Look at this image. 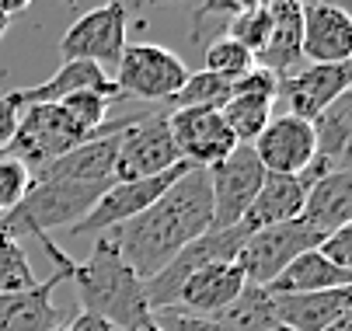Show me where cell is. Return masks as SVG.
I'll list each match as a JSON object with an SVG mask.
<instances>
[{"mask_svg":"<svg viewBox=\"0 0 352 331\" xmlns=\"http://www.w3.org/2000/svg\"><path fill=\"white\" fill-rule=\"evenodd\" d=\"M283 331H328L352 310V286L328 293H265Z\"/></svg>","mask_w":352,"mask_h":331,"instance_id":"cell-18","label":"cell"},{"mask_svg":"<svg viewBox=\"0 0 352 331\" xmlns=\"http://www.w3.org/2000/svg\"><path fill=\"white\" fill-rule=\"evenodd\" d=\"M220 115H223V126H227L230 136H234V144L251 147V144L262 136V129L269 126V119H272V102L241 98V94H234V98L220 109Z\"/></svg>","mask_w":352,"mask_h":331,"instance_id":"cell-25","label":"cell"},{"mask_svg":"<svg viewBox=\"0 0 352 331\" xmlns=\"http://www.w3.org/2000/svg\"><path fill=\"white\" fill-rule=\"evenodd\" d=\"M154 328L157 331H234L220 314L213 317H195V314H182L175 307L154 310Z\"/></svg>","mask_w":352,"mask_h":331,"instance_id":"cell-32","label":"cell"},{"mask_svg":"<svg viewBox=\"0 0 352 331\" xmlns=\"http://www.w3.org/2000/svg\"><path fill=\"white\" fill-rule=\"evenodd\" d=\"M328 331H352V321L345 317V321H338V324H335V328H328Z\"/></svg>","mask_w":352,"mask_h":331,"instance_id":"cell-37","label":"cell"},{"mask_svg":"<svg viewBox=\"0 0 352 331\" xmlns=\"http://www.w3.org/2000/svg\"><path fill=\"white\" fill-rule=\"evenodd\" d=\"M304 199H307V185L300 178H286V174H265L255 203L248 206L241 227L248 233H255L262 227H276V223H293L304 213Z\"/></svg>","mask_w":352,"mask_h":331,"instance_id":"cell-22","label":"cell"},{"mask_svg":"<svg viewBox=\"0 0 352 331\" xmlns=\"http://www.w3.org/2000/svg\"><path fill=\"white\" fill-rule=\"evenodd\" d=\"M63 331H119V328L98 321V317H87V314H74V321H70Z\"/></svg>","mask_w":352,"mask_h":331,"instance_id":"cell-36","label":"cell"},{"mask_svg":"<svg viewBox=\"0 0 352 331\" xmlns=\"http://www.w3.org/2000/svg\"><path fill=\"white\" fill-rule=\"evenodd\" d=\"M175 164H182V157H178V147L171 139L168 109L146 112L122 129L119 157H116V181L157 178V174L171 171Z\"/></svg>","mask_w":352,"mask_h":331,"instance_id":"cell-9","label":"cell"},{"mask_svg":"<svg viewBox=\"0 0 352 331\" xmlns=\"http://www.w3.org/2000/svg\"><path fill=\"white\" fill-rule=\"evenodd\" d=\"M77 91H98V94H105V98L119 102V91H116L112 77L102 67L84 63V60H63V67L49 80L25 87V91H11V94H14L18 109H28V105H60L63 98H70Z\"/></svg>","mask_w":352,"mask_h":331,"instance_id":"cell-20","label":"cell"},{"mask_svg":"<svg viewBox=\"0 0 352 331\" xmlns=\"http://www.w3.org/2000/svg\"><path fill=\"white\" fill-rule=\"evenodd\" d=\"M223 35L234 38L237 45H244L251 56H258V49H262L265 38H269V8L265 4H244L223 25Z\"/></svg>","mask_w":352,"mask_h":331,"instance_id":"cell-30","label":"cell"},{"mask_svg":"<svg viewBox=\"0 0 352 331\" xmlns=\"http://www.w3.org/2000/svg\"><path fill=\"white\" fill-rule=\"evenodd\" d=\"M345 91H352V63H311L279 80V98H286L289 115L304 122L324 112Z\"/></svg>","mask_w":352,"mask_h":331,"instance_id":"cell-14","label":"cell"},{"mask_svg":"<svg viewBox=\"0 0 352 331\" xmlns=\"http://www.w3.org/2000/svg\"><path fill=\"white\" fill-rule=\"evenodd\" d=\"M168 126H171V139L178 147V157L192 168H213L237 147L230 129L223 126V115L210 112V109L168 112Z\"/></svg>","mask_w":352,"mask_h":331,"instance_id":"cell-13","label":"cell"},{"mask_svg":"<svg viewBox=\"0 0 352 331\" xmlns=\"http://www.w3.org/2000/svg\"><path fill=\"white\" fill-rule=\"evenodd\" d=\"M87 139H94V136H87L80 126H74V119L60 105H28V109H21L14 136L0 157H11L35 174L45 164H53L56 157L70 154L74 147L87 144Z\"/></svg>","mask_w":352,"mask_h":331,"instance_id":"cell-4","label":"cell"},{"mask_svg":"<svg viewBox=\"0 0 352 331\" xmlns=\"http://www.w3.org/2000/svg\"><path fill=\"white\" fill-rule=\"evenodd\" d=\"M192 171V164H175L171 171H164V174H157V178H143V181H116L109 192L94 203V209L80 220V223H74L67 233H70V241L74 238H84V233H109L112 227H122V223H129L133 216H140L146 206H154L168 188L182 178V174H188Z\"/></svg>","mask_w":352,"mask_h":331,"instance_id":"cell-11","label":"cell"},{"mask_svg":"<svg viewBox=\"0 0 352 331\" xmlns=\"http://www.w3.org/2000/svg\"><path fill=\"white\" fill-rule=\"evenodd\" d=\"M206 230H213L210 178L206 168H192L154 206H146L122 227H112L109 238L116 241L122 262L143 282H150L178 258V251H185Z\"/></svg>","mask_w":352,"mask_h":331,"instance_id":"cell-1","label":"cell"},{"mask_svg":"<svg viewBox=\"0 0 352 331\" xmlns=\"http://www.w3.org/2000/svg\"><path fill=\"white\" fill-rule=\"evenodd\" d=\"M188 67L178 53L164 49L157 42H129L126 53L116 67V91L119 102L122 98H136V102H154V105H168L175 94L182 91V84L188 80Z\"/></svg>","mask_w":352,"mask_h":331,"instance_id":"cell-5","label":"cell"},{"mask_svg":"<svg viewBox=\"0 0 352 331\" xmlns=\"http://www.w3.org/2000/svg\"><path fill=\"white\" fill-rule=\"evenodd\" d=\"M318 244H321V233L300 220L262 227L255 233H248V241L237 251V265L251 290H265L293 258H300L304 251H314Z\"/></svg>","mask_w":352,"mask_h":331,"instance_id":"cell-7","label":"cell"},{"mask_svg":"<svg viewBox=\"0 0 352 331\" xmlns=\"http://www.w3.org/2000/svg\"><path fill=\"white\" fill-rule=\"evenodd\" d=\"M129 45V8L126 4H105L80 14L67 35L60 38V56L63 60H84L109 73L116 70L122 53Z\"/></svg>","mask_w":352,"mask_h":331,"instance_id":"cell-8","label":"cell"},{"mask_svg":"<svg viewBox=\"0 0 352 331\" xmlns=\"http://www.w3.org/2000/svg\"><path fill=\"white\" fill-rule=\"evenodd\" d=\"M203 63H206V67H203L206 73H213V77H220V80H227V84L241 80L248 70H255V56H251L244 45H237L234 38H227V35H220V38H213V42L206 45Z\"/></svg>","mask_w":352,"mask_h":331,"instance_id":"cell-28","label":"cell"},{"mask_svg":"<svg viewBox=\"0 0 352 331\" xmlns=\"http://www.w3.org/2000/svg\"><path fill=\"white\" fill-rule=\"evenodd\" d=\"M248 241V230L237 223L230 230H206L203 238H195L185 251H178V258L157 272L154 279L146 282V300H150V310H164V307H175V297L182 290V282L203 265H213V262H237V251L241 244Z\"/></svg>","mask_w":352,"mask_h":331,"instance_id":"cell-12","label":"cell"},{"mask_svg":"<svg viewBox=\"0 0 352 331\" xmlns=\"http://www.w3.org/2000/svg\"><path fill=\"white\" fill-rule=\"evenodd\" d=\"M300 223L318 230L321 238H328L331 230L352 223V171L349 168H338V171H331L328 178H321L307 188Z\"/></svg>","mask_w":352,"mask_h":331,"instance_id":"cell-21","label":"cell"},{"mask_svg":"<svg viewBox=\"0 0 352 331\" xmlns=\"http://www.w3.org/2000/svg\"><path fill=\"white\" fill-rule=\"evenodd\" d=\"M18 115L21 109L14 105V94H0V154H4V147L11 144V136H14V126H18Z\"/></svg>","mask_w":352,"mask_h":331,"instance_id":"cell-35","label":"cell"},{"mask_svg":"<svg viewBox=\"0 0 352 331\" xmlns=\"http://www.w3.org/2000/svg\"><path fill=\"white\" fill-rule=\"evenodd\" d=\"M210 196H213V230H230L244 220L248 206L255 203L265 181V168L258 164L251 147H234L220 164L206 168Z\"/></svg>","mask_w":352,"mask_h":331,"instance_id":"cell-10","label":"cell"},{"mask_svg":"<svg viewBox=\"0 0 352 331\" xmlns=\"http://www.w3.org/2000/svg\"><path fill=\"white\" fill-rule=\"evenodd\" d=\"M154 331H157V328H154Z\"/></svg>","mask_w":352,"mask_h":331,"instance_id":"cell-39","label":"cell"},{"mask_svg":"<svg viewBox=\"0 0 352 331\" xmlns=\"http://www.w3.org/2000/svg\"><path fill=\"white\" fill-rule=\"evenodd\" d=\"M265 8H269V38L255 56V67L283 80L304 60V53H300V45H304V14H300L296 0H272Z\"/></svg>","mask_w":352,"mask_h":331,"instance_id":"cell-19","label":"cell"},{"mask_svg":"<svg viewBox=\"0 0 352 331\" xmlns=\"http://www.w3.org/2000/svg\"><path fill=\"white\" fill-rule=\"evenodd\" d=\"M304 14V45L300 53L311 63H349L352 60V14L338 4L311 0L300 4Z\"/></svg>","mask_w":352,"mask_h":331,"instance_id":"cell-17","label":"cell"},{"mask_svg":"<svg viewBox=\"0 0 352 331\" xmlns=\"http://www.w3.org/2000/svg\"><path fill=\"white\" fill-rule=\"evenodd\" d=\"M60 109L74 119V126H80L87 136H98L102 126L112 119V109H116V98H105L98 91H77L70 98L60 102Z\"/></svg>","mask_w":352,"mask_h":331,"instance_id":"cell-29","label":"cell"},{"mask_svg":"<svg viewBox=\"0 0 352 331\" xmlns=\"http://www.w3.org/2000/svg\"><path fill=\"white\" fill-rule=\"evenodd\" d=\"M112 185H91V181H67V178H32V188L25 192V199L0 216V230L11 233V238H21V233H32V238H42V233L56 230V227H74L80 223L94 203L109 192Z\"/></svg>","mask_w":352,"mask_h":331,"instance_id":"cell-3","label":"cell"},{"mask_svg":"<svg viewBox=\"0 0 352 331\" xmlns=\"http://www.w3.org/2000/svg\"><path fill=\"white\" fill-rule=\"evenodd\" d=\"M318 255H321V258H328L335 269H345V272H352V223H349V227H338V230H331L328 238H321V244H318Z\"/></svg>","mask_w":352,"mask_h":331,"instance_id":"cell-34","label":"cell"},{"mask_svg":"<svg viewBox=\"0 0 352 331\" xmlns=\"http://www.w3.org/2000/svg\"><path fill=\"white\" fill-rule=\"evenodd\" d=\"M314 133V154L349 168V147H352V91H345L342 98H335L324 112L311 119Z\"/></svg>","mask_w":352,"mask_h":331,"instance_id":"cell-24","label":"cell"},{"mask_svg":"<svg viewBox=\"0 0 352 331\" xmlns=\"http://www.w3.org/2000/svg\"><path fill=\"white\" fill-rule=\"evenodd\" d=\"M35 272H32V262L21 248L18 238H11V233L0 230V297L8 293H25L35 286Z\"/></svg>","mask_w":352,"mask_h":331,"instance_id":"cell-27","label":"cell"},{"mask_svg":"<svg viewBox=\"0 0 352 331\" xmlns=\"http://www.w3.org/2000/svg\"><path fill=\"white\" fill-rule=\"evenodd\" d=\"M345 286H352V272L335 269L314 248V251H304L300 258H293L262 293H272V297H279V293H328V290H345Z\"/></svg>","mask_w":352,"mask_h":331,"instance_id":"cell-23","label":"cell"},{"mask_svg":"<svg viewBox=\"0 0 352 331\" xmlns=\"http://www.w3.org/2000/svg\"><path fill=\"white\" fill-rule=\"evenodd\" d=\"M234 94H241V98H262V102H276L279 98V77L255 67V70H248L241 80L230 84Z\"/></svg>","mask_w":352,"mask_h":331,"instance_id":"cell-33","label":"cell"},{"mask_svg":"<svg viewBox=\"0 0 352 331\" xmlns=\"http://www.w3.org/2000/svg\"><path fill=\"white\" fill-rule=\"evenodd\" d=\"M258 164L265 168V174H286V178H300L314 157V133L311 122L296 119L289 112L272 115L269 126L262 129V136L251 144Z\"/></svg>","mask_w":352,"mask_h":331,"instance_id":"cell-15","label":"cell"},{"mask_svg":"<svg viewBox=\"0 0 352 331\" xmlns=\"http://www.w3.org/2000/svg\"><path fill=\"white\" fill-rule=\"evenodd\" d=\"M74 286L80 310L98 317L119 331H154V310L146 300V282L122 262L116 241L109 233H98L87 262H74Z\"/></svg>","mask_w":352,"mask_h":331,"instance_id":"cell-2","label":"cell"},{"mask_svg":"<svg viewBox=\"0 0 352 331\" xmlns=\"http://www.w3.org/2000/svg\"><path fill=\"white\" fill-rule=\"evenodd\" d=\"M8 28H11V18H4V14H0V38L8 35Z\"/></svg>","mask_w":352,"mask_h":331,"instance_id":"cell-38","label":"cell"},{"mask_svg":"<svg viewBox=\"0 0 352 331\" xmlns=\"http://www.w3.org/2000/svg\"><path fill=\"white\" fill-rule=\"evenodd\" d=\"M38 241H42L45 255L53 258L56 269H53V275L38 279L32 290L0 297V331H63L74 321V310H63V307L53 304V290L63 279H70L74 258L49 238V233H42Z\"/></svg>","mask_w":352,"mask_h":331,"instance_id":"cell-6","label":"cell"},{"mask_svg":"<svg viewBox=\"0 0 352 331\" xmlns=\"http://www.w3.org/2000/svg\"><path fill=\"white\" fill-rule=\"evenodd\" d=\"M28 188H32V171L11 157H0V216L11 213L25 199Z\"/></svg>","mask_w":352,"mask_h":331,"instance_id":"cell-31","label":"cell"},{"mask_svg":"<svg viewBox=\"0 0 352 331\" xmlns=\"http://www.w3.org/2000/svg\"><path fill=\"white\" fill-rule=\"evenodd\" d=\"M230 98H234V91H230L227 80H220V77H213L206 70H195V73H188L182 91L164 109L168 112H178V109H210V112H220Z\"/></svg>","mask_w":352,"mask_h":331,"instance_id":"cell-26","label":"cell"},{"mask_svg":"<svg viewBox=\"0 0 352 331\" xmlns=\"http://www.w3.org/2000/svg\"><path fill=\"white\" fill-rule=\"evenodd\" d=\"M244 290H248V282L237 262H213V265L195 269L182 282V290L175 297V310L195 314V317H213L227 310Z\"/></svg>","mask_w":352,"mask_h":331,"instance_id":"cell-16","label":"cell"}]
</instances>
